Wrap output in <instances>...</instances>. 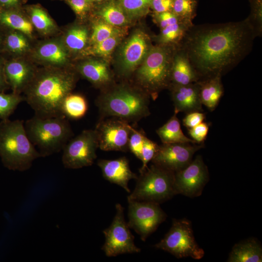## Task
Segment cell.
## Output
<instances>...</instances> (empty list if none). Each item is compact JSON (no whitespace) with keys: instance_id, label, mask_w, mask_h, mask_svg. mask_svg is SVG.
<instances>
[{"instance_id":"obj_1","label":"cell","mask_w":262,"mask_h":262,"mask_svg":"<svg viewBox=\"0 0 262 262\" xmlns=\"http://www.w3.org/2000/svg\"><path fill=\"white\" fill-rule=\"evenodd\" d=\"M255 37L247 18L193 24L178 47L186 53L200 81L202 77L205 80L222 76L236 66L251 51Z\"/></svg>"},{"instance_id":"obj_2","label":"cell","mask_w":262,"mask_h":262,"mask_svg":"<svg viewBox=\"0 0 262 262\" xmlns=\"http://www.w3.org/2000/svg\"><path fill=\"white\" fill-rule=\"evenodd\" d=\"M79 74L73 66L59 67L38 66L36 73L23 93L34 115L41 118L65 116L62 105L74 89Z\"/></svg>"},{"instance_id":"obj_3","label":"cell","mask_w":262,"mask_h":262,"mask_svg":"<svg viewBox=\"0 0 262 262\" xmlns=\"http://www.w3.org/2000/svg\"><path fill=\"white\" fill-rule=\"evenodd\" d=\"M145 91L121 84L101 94L96 100L100 118L116 117L136 123L150 115L149 97Z\"/></svg>"},{"instance_id":"obj_4","label":"cell","mask_w":262,"mask_h":262,"mask_svg":"<svg viewBox=\"0 0 262 262\" xmlns=\"http://www.w3.org/2000/svg\"><path fill=\"white\" fill-rule=\"evenodd\" d=\"M41 157L29 140L22 120L6 119L0 122V158L9 170L24 171Z\"/></svg>"},{"instance_id":"obj_5","label":"cell","mask_w":262,"mask_h":262,"mask_svg":"<svg viewBox=\"0 0 262 262\" xmlns=\"http://www.w3.org/2000/svg\"><path fill=\"white\" fill-rule=\"evenodd\" d=\"M28 137L41 157L62 150L73 133L65 116L41 118L34 115L24 122Z\"/></svg>"},{"instance_id":"obj_6","label":"cell","mask_w":262,"mask_h":262,"mask_svg":"<svg viewBox=\"0 0 262 262\" xmlns=\"http://www.w3.org/2000/svg\"><path fill=\"white\" fill-rule=\"evenodd\" d=\"M176 48L160 45L151 47L136 69L137 82L153 99L158 92L171 85L172 59Z\"/></svg>"},{"instance_id":"obj_7","label":"cell","mask_w":262,"mask_h":262,"mask_svg":"<svg viewBox=\"0 0 262 262\" xmlns=\"http://www.w3.org/2000/svg\"><path fill=\"white\" fill-rule=\"evenodd\" d=\"M174 172L153 164L140 174L134 190L127 200L147 201L160 204L177 195Z\"/></svg>"},{"instance_id":"obj_8","label":"cell","mask_w":262,"mask_h":262,"mask_svg":"<svg viewBox=\"0 0 262 262\" xmlns=\"http://www.w3.org/2000/svg\"><path fill=\"white\" fill-rule=\"evenodd\" d=\"M154 247L178 259L190 257L200 260L205 253L195 240L191 221L186 218L173 219L169 230Z\"/></svg>"},{"instance_id":"obj_9","label":"cell","mask_w":262,"mask_h":262,"mask_svg":"<svg viewBox=\"0 0 262 262\" xmlns=\"http://www.w3.org/2000/svg\"><path fill=\"white\" fill-rule=\"evenodd\" d=\"M98 148V134L95 129L82 131L71 138L63 149L62 163L65 168L79 169L93 164Z\"/></svg>"},{"instance_id":"obj_10","label":"cell","mask_w":262,"mask_h":262,"mask_svg":"<svg viewBox=\"0 0 262 262\" xmlns=\"http://www.w3.org/2000/svg\"><path fill=\"white\" fill-rule=\"evenodd\" d=\"M115 209L116 213L111 225L103 231L105 241L102 249L107 257L139 253L141 249L135 245L134 236L125 220L124 208L117 203Z\"/></svg>"},{"instance_id":"obj_11","label":"cell","mask_w":262,"mask_h":262,"mask_svg":"<svg viewBox=\"0 0 262 262\" xmlns=\"http://www.w3.org/2000/svg\"><path fill=\"white\" fill-rule=\"evenodd\" d=\"M130 228L138 234L141 240L145 241L166 218L167 215L158 203L128 200Z\"/></svg>"},{"instance_id":"obj_12","label":"cell","mask_w":262,"mask_h":262,"mask_svg":"<svg viewBox=\"0 0 262 262\" xmlns=\"http://www.w3.org/2000/svg\"><path fill=\"white\" fill-rule=\"evenodd\" d=\"M28 57L40 66L65 67L73 66V60L58 35L37 40Z\"/></svg>"},{"instance_id":"obj_13","label":"cell","mask_w":262,"mask_h":262,"mask_svg":"<svg viewBox=\"0 0 262 262\" xmlns=\"http://www.w3.org/2000/svg\"><path fill=\"white\" fill-rule=\"evenodd\" d=\"M209 180L207 167L202 157L197 156L185 167L174 173L177 194L194 198L200 196Z\"/></svg>"},{"instance_id":"obj_14","label":"cell","mask_w":262,"mask_h":262,"mask_svg":"<svg viewBox=\"0 0 262 262\" xmlns=\"http://www.w3.org/2000/svg\"><path fill=\"white\" fill-rule=\"evenodd\" d=\"M131 128L129 122L118 118L100 119L95 128L98 148L103 151H127Z\"/></svg>"},{"instance_id":"obj_15","label":"cell","mask_w":262,"mask_h":262,"mask_svg":"<svg viewBox=\"0 0 262 262\" xmlns=\"http://www.w3.org/2000/svg\"><path fill=\"white\" fill-rule=\"evenodd\" d=\"M202 147L190 143L163 144L159 146L151 161L153 164L175 173L187 166L195 152Z\"/></svg>"},{"instance_id":"obj_16","label":"cell","mask_w":262,"mask_h":262,"mask_svg":"<svg viewBox=\"0 0 262 262\" xmlns=\"http://www.w3.org/2000/svg\"><path fill=\"white\" fill-rule=\"evenodd\" d=\"M151 47L147 34L140 30L134 33L122 48L119 74L125 77L129 76L141 64Z\"/></svg>"},{"instance_id":"obj_17","label":"cell","mask_w":262,"mask_h":262,"mask_svg":"<svg viewBox=\"0 0 262 262\" xmlns=\"http://www.w3.org/2000/svg\"><path fill=\"white\" fill-rule=\"evenodd\" d=\"M38 67L28 57H5V75L12 92L23 94L33 78Z\"/></svg>"},{"instance_id":"obj_18","label":"cell","mask_w":262,"mask_h":262,"mask_svg":"<svg viewBox=\"0 0 262 262\" xmlns=\"http://www.w3.org/2000/svg\"><path fill=\"white\" fill-rule=\"evenodd\" d=\"M60 27V37L73 61L81 58L83 51L90 45V28L84 21Z\"/></svg>"},{"instance_id":"obj_19","label":"cell","mask_w":262,"mask_h":262,"mask_svg":"<svg viewBox=\"0 0 262 262\" xmlns=\"http://www.w3.org/2000/svg\"><path fill=\"white\" fill-rule=\"evenodd\" d=\"M79 59L82 61L73 64L75 70L92 84L100 87L108 85L112 82L113 76L107 63L93 57Z\"/></svg>"},{"instance_id":"obj_20","label":"cell","mask_w":262,"mask_h":262,"mask_svg":"<svg viewBox=\"0 0 262 262\" xmlns=\"http://www.w3.org/2000/svg\"><path fill=\"white\" fill-rule=\"evenodd\" d=\"M172 99L174 113L202 111L199 82L187 85L171 84Z\"/></svg>"},{"instance_id":"obj_21","label":"cell","mask_w":262,"mask_h":262,"mask_svg":"<svg viewBox=\"0 0 262 262\" xmlns=\"http://www.w3.org/2000/svg\"><path fill=\"white\" fill-rule=\"evenodd\" d=\"M103 178L119 185L126 192L130 193L128 182L131 179L136 180L137 175L130 169L128 159L122 157L115 160L100 159L98 161Z\"/></svg>"},{"instance_id":"obj_22","label":"cell","mask_w":262,"mask_h":262,"mask_svg":"<svg viewBox=\"0 0 262 262\" xmlns=\"http://www.w3.org/2000/svg\"><path fill=\"white\" fill-rule=\"evenodd\" d=\"M23 8L39 37L46 38L59 34L60 27L41 5H27Z\"/></svg>"},{"instance_id":"obj_23","label":"cell","mask_w":262,"mask_h":262,"mask_svg":"<svg viewBox=\"0 0 262 262\" xmlns=\"http://www.w3.org/2000/svg\"><path fill=\"white\" fill-rule=\"evenodd\" d=\"M199 81L184 51L179 47L174 51L171 70V84L187 85Z\"/></svg>"},{"instance_id":"obj_24","label":"cell","mask_w":262,"mask_h":262,"mask_svg":"<svg viewBox=\"0 0 262 262\" xmlns=\"http://www.w3.org/2000/svg\"><path fill=\"white\" fill-rule=\"evenodd\" d=\"M0 26L21 32L33 41L38 40V35L23 7L0 10Z\"/></svg>"},{"instance_id":"obj_25","label":"cell","mask_w":262,"mask_h":262,"mask_svg":"<svg viewBox=\"0 0 262 262\" xmlns=\"http://www.w3.org/2000/svg\"><path fill=\"white\" fill-rule=\"evenodd\" d=\"M35 42L21 32L4 29L2 53L8 58L29 57Z\"/></svg>"},{"instance_id":"obj_26","label":"cell","mask_w":262,"mask_h":262,"mask_svg":"<svg viewBox=\"0 0 262 262\" xmlns=\"http://www.w3.org/2000/svg\"><path fill=\"white\" fill-rule=\"evenodd\" d=\"M229 262H261L262 248L254 238L239 242L232 247L229 256Z\"/></svg>"},{"instance_id":"obj_27","label":"cell","mask_w":262,"mask_h":262,"mask_svg":"<svg viewBox=\"0 0 262 262\" xmlns=\"http://www.w3.org/2000/svg\"><path fill=\"white\" fill-rule=\"evenodd\" d=\"M199 82L201 102L209 110L213 111L217 105L223 93L221 75L218 74Z\"/></svg>"},{"instance_id":"obj_28","label":"cell","mask_w":262,"mask_h":262,"mask_svg":"<svg viewBox=\"0 0 262 262\" xmlns=\"http://www.w3.org/2000/svg\"><path fill=\"white\" fill-rule=\"evenodd\" d=\"M156 132L163 144L196 143L183 133L175 113L166 123L156 131Z\"/></svg>"},{"instance_id":"obj_29","label":"cell","mask_w":262,"mask_h":262,"mask_svg":"<svg viewBox=\"0 0 262 262\" xmlns=\"http://www.w3.org/2000/svg\"><path fill=\"white\" fill-rule=\"evenodd\" d=\"M95 14L100 19L116 27L125 26L129 21L119 1L115 0L104 3Z\"/></svg>"},{"instance_id":"obj_30","label":"cell","mask_w":262,"mask_h":262,"mask_svg":"<svg viewBox=\"0 0 262 262\" xmlns=\"http://www.w3.org/2000/svg\"><path fill=\"white\" fill-rule=\"evenodd\" d=\"M193 24L180 21L161 29L157 37L160 45L178 47Z\"/></svg>"},{"instance_id":"obj_31","label":"cell","mask_w":262,"mask_h":262,"mask_svg":"<svg viewBox=\"0 0 262 262\" xmlns=\"http://www.w3.org/2000/svg\"><path fill=\"white\" fill-rule=\"evenodd\" d=\"M88 105L85 98L79 94H68L62 105V112L66 118L78 120L86 114Z\"/></svg>"},{"instance_id":"obj_32","label":"cell","mask_w":262,"mask_h":262,"mask_svg":"<svg viewBox=\"0 0 262 262\" xmlns=\"http://www.w3.org/2000/svg\"><path fill=\"white\" fill-rule=\"evenodd\" d=\"M121 37V34L115 35L100 42L89 45L83 51L80 58L86 57H107L112 53L118 45Z\"/></svg>"},{"instance_id":"obj_33","label":"cell","mask_w":262,"mask_h":262,"mask_svg":"<svg viewBox=\"0 0 262 262\" xmlns=\"http://www.w3.org/2000/svg\"><path fill=\"white\" fill-rule=\"evenodd\" d=\"M121 33L118 27L113 26L101 19L94 20L91 24L89 45Z\"/></svg>"},{"instance_id":"obj_34","label":"cell","mask_w":262,"mask_h":262,"mask_svg":"<svg viewBox=\"0 0 262 262\" xmlns=\"http://www.w3.org/2000/svg\"><path fill=\"white\" fill-rule=\"evenodd\" d=\"M196 0H173L171 12L182 21L192 24L196 16Z\"/></svg>"},{"instance_id":"obj_35","label":"cell","mask_w":262,"mask_h":262,"mask_svg":"<svg viewBox=\"0 0 262 262\" xmlns=\"http://www.w3.org/2000/svg\"><path fill=\"white\" fill-rule=\"evenodd\" d=\"M24 100L23 95L12 92L0 93V119H8L20 103Z\"/></svg>"},{"instance_id":"obj_36","label":"cell","mask_w":262,"mask_h":262,"mask_svg":"<svg viewBox=\"0 0 262 262\" xmlns=\"http://www.w3.org/2000/svg\"><path fill=\"white\" fill-rule=\"evenodd\" d=\"M151 0H119L128 17H136L147 13Z\"/></svg>"},{"instance_id":"obj_37","label":"cell","mask_w":262,"mask_h":262,"mask_svg":"<svg viewBox=\"0 0 262 262\" xmlns=\"http://www.w3.org/2000/svg\"><path fill=\"white\" fill-rule=\"evenodd\" d=\"M251 12L246 18L252 28L256 37L262 33V0H249Z\"/></svg>"},{"instance_id":"obj_38","label":"cell","mask_w":262,"mask_h":262,"mask_svg":"<svg viewBox=\"0 0 262 262\" xmlns=\"http://www.w3.org/2000/svg\"><path fill=\"white\" fill-rule=\"evenodd\" d=\"M146 136L142 131L132 127L128 142V148L138 159H141V152Z\"/></svg>"},{"instance_id":"obj_39","label":"cell","mask_w":262,"mask_h":262,"mask_svg":"<svg viewBox=\"0 0 262 262\" xmlns=\"http://www.w3.org/2000/svg\"><path fill=\"white\" fill-rule=\"evenodd\" d=\"M76 15L79 20L84 21L90 13L93 4L88 0H64Z\"/></svg>"},{"instance_id":"obj_40","label":"cell","mask_w":262,"mask_h":262,"mask_svg":"<svg viewBox=\"0 0 262 262\" xmlns=\"http://www.w3.org/2000/svg\"><path fill=\"white\" fill-rule=\"evenodd\" d=\"M158 147L159 146L156 143L146 136L141 152L140 160L142 162V165L139 169L140 174L144 172L148 167L147 164L154 157Z\"/></svg>"},{"instance_id":"obj_41","label":"cell","mask_w":262,"mask_h":262,"mask_svg":"<svg viewBox=\"0 0 262 262\" xmlns=\"http://www.w3.org/2000/svg\"><path fill=\"white\" fill-rule=\"evenodd\" d=\"M154 18L155 22L161 28V29L164 28L167 26L182 21L172 12L155 13Z\"/></svg>"},{"instance_id":"obj_42","label":"cell","mask_w":262,"mask_h":262,"mask_svg":"<svg viewBox=\"0 0 262 262\" xmlns=\"http://www.w3.org/2000/svg\"><path fill=\"white\" fill-rule=\"evenodd\" d=\"M209 129V124L202 122L194 127L188 129V132L196 143H201L206 138Z\"/></svg>"},{"instance_id":"obj_43","label":"cell","mask_w":262,"mask_h":262,"mask_svg":"<svg viewBox=\"0 0 262 262\" xmlns=\"http://www.w3.org/2000/svg\"><path fill=\"white\" fill-rule=\"evenodd\" d=\"M205 115L199 111L188 113L182 120L184 126L188 129L194 127L203 121Z\"/></svg>"},{"instance_id":"obj_44","label":"cell","mask_w":262,"mask_h":262,"mask_svg":"<svg viewBox=\"0 0 262 262\" xmlns=\"http://www.w3.org/2000/svg\"><path fill=\"white\" fill-rule=\"evenodd\" d=\"M173 0H151L150 7L155 13L171 12Z\"/></svg>"},{"instance_id":"obj_45","label":"cell","mask_w":262,"mask_h":262,"mask_svg":"<svg viewBox=\"0 0 262 262\" xmlns=\"http://www.w3.org/2000/svg\"><path fill=\"white\" fill-rule=\"evenodd\" d=\"M5 56L2 53H0V93L5 92L9 89L5 75Z\"/></svg>"},{"instance_id":"obj_46","label":"cell","mask_w":262,"mask_h":262,"mask_svg":"<svg viewBox=\"0 0 262 262\" xmlns=\"http://www.w3.org/2000/svg\"><path fill=\"white\" fill-rule=\"evenodd\" d=\"M27 0H0V10L23 7Z\"/></svg>"},{"instance_id":"obj_47","label":"cell","mask_w":262,"mask_h":262,"mask_svg":"<svg viewBox=\"0 0 262 262\" xmlns=\"http://www.w3.org/2000/svg\"><path fill=\"white\" fill-rule=\"evenodd\" d=\"M4 37V29L0 26V53H2Z\"/></svg>"},{"instance_id":"obj_48","label":"cell","mask_w":262,"mask_h":262,"mask_svg":"<svg viewBox=\"0 0 262 262\" xmlns=\"http://www.w3.org/2000/svg\"><path fill=\"white\" fill-rule=\"evenodd\" d=\"M88 0L90 1L91 3H92V4H93L94 3L99 2L103 1L104 0Z\"/></svg>"}]
</instances>
